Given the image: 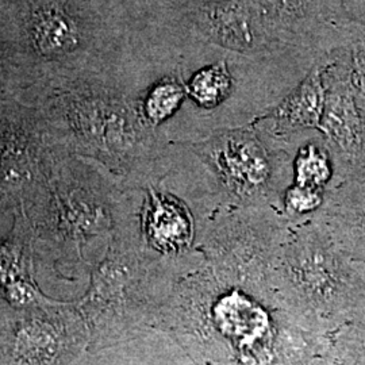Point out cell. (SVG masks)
Instances as JSON below:
<instances>
[{
	"label": "cell",
	"mask_w": 365,
	"mask_h": 365,
	"mask_svg": "<svg viewBox=\"0 0 365 365\" xmlns=\"http://www.w3.org/2000/svg\"><path fill=\"white\" fill-rule=\"evenodd\" d=\"M276 306L291 322L348 319L365 304V267L349 259L312 217L294 222L268 276Z\"/></svg>",
	"instance_id": "1"
},
{
	"label": "cell",
	"mask_w": 365,
	"mask_h": 365,
	"mask_svg": "<svg viewBox=\"0 0 365 365\" xmlns=\"http://www.w3.org/2000/svg\"><path fill=\"white\" fill-rule=\"evenodd\" d=\"M185 145L194 157L195 202L209 218L249 207L283 212L282 197L294 179L292 141L250 123Z\"/></svg>",
	"instance_id": "2"
},
{
	"label": "cell",
	"mask_w": 365,
	"mask_h": 365,
	"mask_svg": "<svg viewBox=\"0 0 365 365\" xmlns=\"http://www.w3.org/2000/svg\"><path fill=\"white\" fill-rule=\"evenodd\" d=\"M279 45L322 60L346 48L352 31L341 24V0H242Z\"/></svg>",
	"instance_id": "3"
},
{
	"label": "cell",
	"mask_w": 365,
	"mask_h": 365,
	"mask_svg": "<svg viewBox=\"0 0 365 365\" xmlns=\"http://www.w3.org/2000/svg\"><path fill=\"white\" fill-rule=\"evenodd\" d=\"M143 223L149 245L161 255L178 261L202 256L197 250L200 229H197L196 214L180 197L149 190Z\"/></svg>",
	"instance_id": "4"
},
{
	"label": "cell",
	"mask_w": 365,
	"mask_h": 365,
	"mask_svg": "<svg viewBox=\"0 0 365 365\" xmlns=\"http://www.w3.org/2000/svg\"><path fill=\"white\" fill-rule=\"evenodd\" d=\"M314 218L349 259L365 267V173L330 188Z\"/></svg>",
	"instance_id": "5"
},
{
	"label": "cell",
	"mask_w": 365,
	"mask_h": 365,
	"mask_svg": "<svg viewBox=\"0 0 365 365\" xmlns=\"http://www.w3.org/2000/svg\"><path fill=\"white\" fill-rule=\"evenodd\" d=\"M324 63L314 66L279 105L253 123L283 141L303 131L319 130L327 105Z\"/></svg>",
	"instance_id": "6"
},
{
	"label": "cell",
	"mask_w": 365,
	"mask_h": 365,
	"mask_svg": "<svg viewBox=\"0 0 365 365\" xmlns=\"http://www.w3.org/2000/svg\"><path fill=\"white\" fill-rule=\"evenodd\" d=\"M292 184L329 191L337 182V165L324 141H307L300 145L292 160Z\"/></svg>",
	"instance_id": "7"
},
{
	"label": "cell",
	"mask_w": 365,
	"mask_h": 365,
	"mask_svg": "<svg viewBox=\"0 0 365 365\" xmlns=\"http://www.w3.org/2000/svg\"><path fill=\"white\" fill-rule=\"evenodd\" d=\"M31 39L43 54L66 52L76 43V26L61 10L42 9L33 16Z\"/></svg>",
	"instance_id": "8"
},
{
	"label": "cell",
	"mask_w": 365,
	"mask_h": 365,
	"mask_svg": "<svg viewBox=\"0 0 365 365\" xmlns=\"http://www.w3.org/2000/svg\"><path fill=\"white\" fill-rule=\"evenodd\" d=\"M57 334L49 325L30 324L19 330L15 339L14 357L16 365H46L58 352Z\"/></svg>",
	"instance_id": "9"
},
{
	"label": "cell",
	"mask_w": 365,
	"mask_h": 365,
	"mask_svg": "<svg viewBox=\"0 0 365 365\" xmlns=\"http://www.w3.org/2000/svg\"><path fill=\"white\" fill-rule=\"evenodd\" d=\"M185 101L187 93L182 78H163L148 92L143 103V115L148 123L158 126L175 117Z\"/></svg>",
	"instance_id": "10"
},
{
	"label": "cell",
	"mask_w": 365,
	"mask_h": 365,
	"mask_svg": "<svg viewBox=\"0 0 365 365\" xmlns=\"http://www.w3.org/2000/svg\"><path fill=\"white\" fill-rule=\"evenodd\" d=\"M327 191L291 184L282 197V211L292 222L304 221L322 209Z\"/></svg>",
	"instance_id": "11"
},
{
	"label": "cell",
	"mask_w": 365,
	"mask_h": 365,
	"mask_svg": "<svg viewBox=\"0 0 365 365\" xmlns=\"http://www.w3.org/2000/svg\"><path fill=\"white\" fill-rule=\"evenodd\" d=\"M346 54L349 56V64L346 60L345 63L348 66L349 81L357 105L365 117V37L354 33L351 43L346 46Z\"/></svg>",
	"instance_id": "12"
},
{
	"label": "cell",
	"mask_w": 365,
	"mask_h": 365,
	"mask_svg": "<svg viewBox=\"0 0 365 365\" xmlns=\"http://www.w3.org/2000/svg\"><path fill=\"white\" fill-rule=\"evenodd\" d=\"M341 24L365 37V0H341Z\"/></svg>",
	"instance_id": "13"
},
{
	"label": "cell",
	"mask_w": 365,
	"mask_h": 365,
	"mask_svg": "<svg viewBox=\"0 0 365 365\" xmlns=\"http://www.w3.org/2000/svg\"><path fill=\"white\" fill-rule=\"evenodd\" d=\"M364 119H365V117H364Z\"/></svg>",
	"instance_id": "14"
}]
</instances>
